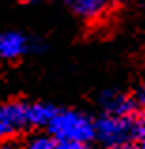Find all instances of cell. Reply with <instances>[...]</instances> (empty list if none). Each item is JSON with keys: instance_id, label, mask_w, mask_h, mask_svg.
<instances>
[{"instance_id": "6da1fadb", "label": "cell", "mask_w": 145, "mask_h": 149, "mask_svg": "<svg viewBox=\"0 0 145 149\" xmlns=\"http://www.w3.org/2000/svg\"><path fill=\"white\" fill-rule=\"evenodd\" d=\"M57 104L45 100H6L0 104V143L45 130Z\"/></svg>"}, {"instance_id": "7a4b0ae2", "label": "cell", "mask_w": 145, "mask_h": 149, "mask_svg": "<svg viewBox=\"0 0 145 149\" xmlns=\"http://www.w3.org/2000/svg\"><path fill=\"white\" fill-rule=\"evenodd\" d=\"M44 132L58 142L92 146L94 143V117L83 109L57 106Z\"/></svg>"}, {"instance_id": "3957f363", "label": "cell", "mask_w": 145, "mask_h": 149, "mask_svg": "<svg viewBox=\"0 0 145 149\" xmlns=\"http://www.w3.org/2000/svg\"><path fill=\"white\" fill-rule=\"evenodd\" d=\"M134 115L121 117L98 113L94 117V143L104 149H119L136 142Z\"/></svg>"}, {"instance_id": "277c9868", "label": "cell", "mask_w": 145, "mask_h": 149, "mask_svg": "<svg viewBox=\"0 0 145 149\" xmlns=\"http://www.w3.org/2000/svg\"><path fill=\"white\" fill-rule=\"evenodd\" d=\"M38 49V42L25 30H4L0 32V61L17 62L26 58Z\"/></svg>"}, {"instance_id": "5b68a950", "label": "cell", "mask_w": 145, "mask_h": 149, "mask_svg": "<svg viewBox=\"0 0 145 149\" xmlns=\"http://www.w3.org/2000/svg\"><path fill=\"white\" fill-rule=\"evenodd\" d=\"M72 17L83 23H96L115 11L119 0H62Z\"/></svg>"}, {"instance_id": "8992f818", "label": "cell", "mask_w": 145, "mask_h": 149, "mask_svg": "<svg viewBox=\"0 0 145 149\" xmlns=\"http://www.w3.org/2000/svg\"><path fill=\"white\" fill-rule=\"evenodd\" d=\"M98 108H100V113H105V115L130 117L138 113V106L132 96V91H121V89H108L100 93Z\"/></svg>"}, {"instance_id": "52a82bcc", "label": "cell", "mask_w": 145, "mask_h": 149, "mask_svg": "<svg viewBox=\"0 0 145 149\" xmlns=\"http://www.w3.org/2000/svg\"><path fill=\"white\" fill-rule=\"evenodd\" d=\"M0 149H92L91 146H81V143H66L51 138L45 132L32 134L28 138H19L13 142L0 143Z\"/></svg>"}, {"instance_id": "ba28073f", "label": "cell", "mask_w": 145, "mask_h": 149, "mask_svg": "<svg viewBox=\"0 0 145 149\" xmlns=\"http://www.w3.org/2000/svg\"><path fill=\"white\" fill-rule=\"evenodd\" d=\"M132 96H134V100H136L138 111H145V81L139 83L138 87L132 91Z\"/></svg>"}, {"instance_id": "9c48e42d", "label": "cell", "mask_w": 145, "mask_h": 149, "mask_svg": "<svg viewBox=\"0 0 145 149\" xmlns=\"http://www.w3.org/2000/svg\"><path fill=\"white\" fill-rule=\"evenodd\" d=\"M132 149H145V138L138 140V142H132Z\"/></svg>"}, {"instance_id": "30bf717a", "label": "cell", "mask_w": 145, "mask_h": 149, "mask_svg": "<svg viewBox=\"0 0 145 149\" xmlns=\"http://www.w3.org/2000/svg\"><path fill=\"white\" fill-rule=\"evenodd\" d=\"M139 19H142V23L145 26V0L142 2V6H139Z\"/></svg>"}, {"instance_id": "8fae6325", "label": "cell", "mask_w": 145, "mask_h": 149, "mask_svg": "<svg viewBox=\"0 0 145 149\" xmlns=\"http://www.w3.org/2000/svg\"><path fill=\"white\" fill-rule=\"evenodd\" d=\"M15 2H19V4H44L47 0H15Z\"/></svg>"}]
</instances>
